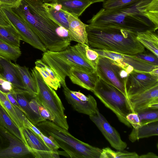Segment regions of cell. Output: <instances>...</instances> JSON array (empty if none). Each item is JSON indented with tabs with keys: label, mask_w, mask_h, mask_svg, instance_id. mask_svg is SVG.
Segmentation results:
<instances>
[{
	"label": "cell",
	"mask_w": 158,
	"mask_h": 158,
	"mask_svg": "<svg viewBox=\"0 0 158 158\" xmlns=\"http://www.w3.org/2000/svg\"><path fill=\"white\" fill-rule=\"evenodd\" d=\"M95 69L99 77L116 87L128 98L126 85L129 74L125 69L119 66L114 60L100 55Z\"/></svg>",
	"instance_id": "ba28073f"
},
{
	"label": "cell",
	"mask_w": 158,
	"mask_h": 158,
	"mask_svg": "<svg viewBox=\"0 0 158 158\" xmlns=\"http://www.w3.org/2000/svg\"><path fill=\"white\" fill-rule=\"evenodd\" d=\"M41 1H42V0H41Z\"/></svg>",
	"instance_id": "7dc6e473"
},
{
	"label": "cell",
	"mask_w": 158,
	"mask_h": 158,
	"mask_svg": "<svg viewBox=\"0 0 158 158\" xmlns=\"http://www.w3.org/2000/svg\"><path fill=\"white\" fill-rule=\"evenodd\" d=\"M33 157L25 143L0 125V158Z\"/></svg>",
	"instance_id": "9c48e42d"
},
{
	"label": "cell",
	"mask_w": 158,
	"mask_h": 158,
	"mask_svg": "<svg viewBox=\"0 0 158 158\" xmlns=\"http://www.w3.org/2000/svg\"><path fill=\"white\" fill-rule=\"evenodd\" d=\"M0 62L2 70L1 75L12 84L14 90L27 91L11 60L2 57Z\"/></svg>",
	"instance_id": "ffe728a7"
},
{
	"label": "cell",
	"mask_w": 158,
	"mask_h": 158,
	"mask_svg": "<svg viewBox=\"0 0 158 158\" xmlns=\"http://www.w3.org/2000/svg\"><path fill=\"white\" fill-rule=\"evenodd\" d=\"M85 54L88 60L95 69L100 56L99 54L93 48H90L88 45H86Z\"/></svg>",
	"instance_id": "e575fe53"
},
{
	"label": "cell",
	"mask_w": 158,
	"mask_h": 158,
	"mask_svg": "<svg viewBox=\"0 0 158 158\" xmlns=\"http://www.w3.org/2000/svg\"><path fill=\"white\" fill-rule=\"evenodd\" d=\"M31 70V75L36 83L38 93L36 97L39 102L49 112L53 118V122L61 127L68 130L69 126L65 108L55 90L44 81L35 67Z\"/></svg>",
	"instance_id": "52a82bcc"
},
{
	"label": "cell",
	"mask_w": 158,
	"mask_h": 158,
	"mask_svg": "<svg viewBox=\"0 0 158 158\" xmlns=\"http://www.w3.org/2000/svg\"><path fill=\"white\" fill-rule=\"evenodd\" d=\"M87 44L78 43L69 46L64 50L44 52L42 60L50 66L60 79L61 86H67L65 78L69 76L70 69L74 67L89 73L96 72L94 67L87 59L85 47Z\"/></svg>",
	"instance_id": "277c9868"
},
{
	"label": "cell",
	"mask_w": 158,
	"mask_h": 158,
	"mask_svg": "<svg viewBox=\"0 0 158 158\" xmlns=\"http://www.w3.org/2000/svg\"><path fill=\"white\" fill-rule=\"evenodd\" d=\"M0 90L4 93L12 92L15 90L12 84L0 75Z\"/></svg>",
	"instance_id": "8d00e7d4"
},
{
	"label": "cell",
	"mask_w": 158,
	"mask_h": 158,
	"mask_svg": "<svg viewBox=\"0 0 158 158\" xmlns=\"http://www.w3.org/2000/svg\"><path fill=\"white\" fill-rule=\"evenodd\" d=\"M158 135V121L142 124L136 128H133L128 138L132 142L140 139Z\"/></svg>",
	"instance_id": "603a6c76"
},
{
	"label": "cell",
	"mask_w": 158,
	"mask_h": 158,
	"mask_svg": "<svg viewBox=\"0 0 158 158\" xmlns=\"http://www.w3.org/2000/svg\"><path fill=\"white\" fill-rule=\"evenodd\" d=\"M12 64L16 69L26 90L31 95L35 97L38 93L37 86L28 68L18 64Z\"/></svg>",
	"instance_id": "d4e9b609"
},
{
	"label": "cell",
	"mask_w": 158,
	"mask_h": 158,
	"mask_svg": "<svg viewBox=\"0 0 158 158\" xmlns=\"http://www.w3.org/2000/svg\"><path fill=\"white\" fill-rule=\"evenodd\" d=\"M90 1L92 4L96 2H103L105 0H89Z\"/></svg>",
	"instance_id": "ee69618b"
},
{
	"label": "cell",
	"mask_w": 158,
	"mask_h": 158,
	"mask_svg": "<svg viewBox=\"0 0 158 158\" xmlns=\"http://www.w3.org/2000/svg\"><path fill=\"white\" fill-rule=\"evenodd\" d=\"M139 158H158V156L154 153L150 152L146 154L139 156Z\"/></svg>",
	"instance_id": "7bdbcfd3"
},
{
	"label": "cell",
	"mask_w": 158,
	"mask_h": 158,
	"mask_svg": "<svg viewBox=\"0 0 158 158\" xmlns=\"http://www.w3.org/2000/svg\"><path fill=\"white\" fill-rule=\"evenodd\" d=\"M140 0H105L103 2V8L113 10L122 8L132 4Z\"/></svg>",
	"instance_id": "d6a6232c"
},
{
	"label": "cell",
	"mask_w": 158,
	"mask_h": 158,
	"mask_svg": "<svg viewBox=\"0 0 158 158\" xmlns=\"http://www.w3.org/2000/svg\"><path fill=\"white\" fill-rule=\"evenodd\" d=\"M0 104L20 130L24 125L16 113L13 106L7 98L6 93L0 90Z\"/></svg>",
	"instance_id": "f546056e"
},
{
	"label": "cell",
	"mask_w": 158,
	"mask_h": 158,
	"mask_svg": "<svg viewBox=\"0 0 158 158\" xmlns=\"http://www.w3.org/2000/svg\"><path fill=\"white\" fill-rule=\"evenodd\" d=\"M137 39L158 57V35L156 31L147 30L137 33Z\"/></svg>",
	"instance_id": "484cf974"
},
{
	"label": "cell",
	"mask_w": 158,
	"mask_h": 158,
	"mask_svg": "<svg viewBox=\"0 0 158 158\" xmlns=\"http://www.w3.org/2000/svg\"><path fill=\"white\" fill-rule=\"evenodd\" d=\"M92 92L115 114L121 122L128 127H132L126 116L128 114L135 112L128 98L122 92L99 77Z\"/></svg>",
	"instance_id": "8992f818"
},
{
	"label": "cell",
	"mask_w": 158,
	"mask_h": 158,
	"mask_svg": "<svg viewBox=\"0 0 158 158\" xmlns=\"http://www.w3.org/2000/svg\"><path fill=\"white\" fill-rule=\"evenodd\" d=\"M35 126L71 158H100L102 149L81 141L53 122L46 120Z\"/></svg>",
	"instance_id": "5b68a950"
},
{
	"label": "cell",
	"mask_w": 158,
	"mask_h": 158,
	"mask_svg": "<svg viewBox=\"0 0 158 158\" xmlns=\"http://www.w3.org/2000/svg\"><path fill=\"white\" fill-rule=\"evenodd\" d=\"M14 107L19 118L23 123L24 125L32 130L43 139L51 150L59 154L58 150L59 148L48 137L44 134L35 125L31 123L22 111L17 107L14 106Z\"/></svg>",
	"instance_id": "4316f807"
},
{
	"label": "cell",
	"mask_w": 158,
	"mask_h": 158,
	"mask_svg": "<svg viewBox=\"0 0 158 158\" xmlns=\"http://www.w3.org/2000/svg\"><path fill=\"white\" fill-rule=\"evenodd\" d=\"M0 125L5 128L25 143V141L20 130L15 123L0 104Z\"/></svg>",
	"instance_id": "83f0119b"
},
{
	"label": "cell",
	"mask_w": 158,
	"mask_h": 158,
	"mask_svg": "<svg viewBox=\"0 0 158 158\" xmlns=\"http://www.w3.org/2000/svg\"><path fill=\"white\" fill-rule=\"evenodd\" d=\"M1 7L21 40L43 52L47 50L37 36L12 8Z\"/></svg>",
	"instance_id": "30bf717a"
},
{
	"label": "cell",
	"mask_w": 158,
	"mask_h": 158,
	"mask_svg": "<svg viewBox=\"0 0 158 158\" xmlns=\"http://www.w3.org/2000/svg\"><path fill=\"white\" fill-rule=\"evenodd\" d=\"M11 25V23L0 6V26L8 27Z\"/></svg>",
	"instance_id": "60d3db41"
},
{
	"label": "cell",
	"mask_w": 158,
	"mask_h": 158,
	"mask_svg": "<svg viewBox=\"0 0 158 158\" xmlns=\"http://www.w3.org/2000/svg\"><path fill=\"white\" fill-rule=\"evenodd\" d=\"M93 48L100 55L108 57L114 60L126 71L130 65L133 67L134 71L142 73H150L154 69L158 68V66L142 60L135 55L123 54Z\"/></svg>",
	"instance_id": "8fae6325"
},
{
	"label": "cell",
	"mask_w": 158,
	"mask_h": 158,
	"mask_svg": "<svg viewBox=\"0 0 158 158\" xmlns=\"http://www.w3.org/2000/svg\"><path fill=\"white\" fill-rule=\"evenodd\" d=\"M139 155L135 152L126 151H114L107 147L102 149L99 158H139Z\"/></svg>",
	"instance_id": "1f68e13d"
},
{
	"label": "cell",
	"mask_w": 158,
	"mask_h": 158,
	"mask_svg": "<svg viewBox=\"0 0 158 158\" xmlns=\"http://www.w3.org/2000/svg\"><path fill=\"white\" fill-rule=\"evenodd\" d=\"M11 93L23 110V112L31 123L36 125L45 121L35 112L31 106L30 100L34 96L26 91L15 90Z\"/></svg>",
	"instance_id": "e0dca14e"
},
{
	"label": "cell",
	"mask_w": 158,
	"mask_h": 158,
	"mask_svg": "<svg viewBox=\"0 0 158 158\" xmlns=\"http://www.w3.org/2000/svg\"><path fill=\"white\" fill-rule=\"evenodd\" d=\"M158 85V77L150 73L133 71L128 76L126 89L128 98L138 94Z\"/></svg>",
	"instance_id": "5bb4252c"
},
{
	"label": "cell",
	"mask_w": 158,
	"mask_h": 158,
	"mask_svg": "<svg viewBox=\"0 0 158 158\" xmlns=\"http://www.w3.org/2000/svg\"><path fill=\"white\" fill-rule=\"evenodd\" d=\"M38 108L40 114L43 119L45 120L53 121V118L49 112L39 102L38 104Z\"/></svg>",
	"instance_id": "ab89813d"
},
{
	"label": "cell",
	"mask_w": 158,
	"mask_h": 158,
	"mask_svg": "<svg viewBox=\"0 0 158 158\" xmlns=\"http://www.w3.org/2000/svg\"><path fill=\"white\" fill-rule=\"evenodd\" d=\"M56 0H42V1L43 3L44 2H51Z\"/></svg>",
	"instance_id": "f6af8a7d"
},
{
	"label": "cell",
	"mask_w": 158,
	"mask_h": 158,
	"mask_svg": "<svg viewBox=\"0 0 158 158\" xmlns=\"http://www.w3.org/2000/svg\"><path fill=\"white\" fill-rule=\"evenodd\" d=\"M35 68L39 73L45 82L55 90L61 86L60 79L48 65L41 59L37 60L35 62Z\"/></svg>",
	"instance_id": "7402d4cb"
},
{
	"label": "cell",
	"mask_w": 158,
	"mask_h": 158,
	"mask_svg": "<svg viewBox=\"0 0 158 158\" xmlns=\"http://www.w3.org/2000/svg\"><path fill=\"white\" fill-rule=\"evenodd\" d=\"M63 91L66 100L75 110L89 116L96 114L98 109L97 102L92 96L72 91L67 86L63 87Z\"/></svg>",
	"instance_id": "4fadbf2b"
},
{
	"label": "cell",
	"mask_w": 158,
	"mask_h": 158,
	"mask_svg": "<svg viewBox=\"0 0 158 158\" xmlns=\"http://www.w3.org/2000/svg\"><path fill=\"white\" fill-rule=\"evenodd\" d=\"M21 2L22 0H0V6L16 8L20 6Z\"/></svg>",
	"instance_id": "f35d334b"
},
{
	"label": "cell",
	"mask_w": 158,
	"mask_h": 158,
	"mask_svg": "<svg viewBox=\"0 0 158 158\" xmlns=\"http://www.w3.org/2000/svg\"><path fill=\"white\" fill-rule=\"evenodd\" d=\"M126 118L133 128H137L141 125L140 120L137 113H131L128 114L126 116Z\"/></svg>",
	"instance_id": "74e56055"
},
{
	"label": "cell",
	"mask_w": 158,
	"mask_h": 158,
	"mask_svg": "<svg viewBox=\"0 0 158 158\" xmlns=\"http://www.w3.org/2000/svg\"><path fill=\"white\" fill-rule=\"evenodd\" d=\"M88 45L92 48L134 55L144 52V47L137 39L136 33L111 27H86Z\"/></svg>",
	"instance_id": "3957f363"
},
{
	"label": "cell",
	"mask_w": 158,
	"mask_h": 158,
	"mask_svg": "<svg viewBox=\"0 0 158 158\" xmlns=\"http://www.w3.org/2000/svg\"><path fill=\"white\" fill-rule=\"evenodd\" d=\"M99 27L119 28L137 33L158 28V0H140L117 9L103 8L87 21Z\"/></svg>",
	"instance_id": "6da1fadb"
},
{
	"label": "cell",
	"mask_w": 158,
	"mask_h": 158,
	"mask_svg": "<svg viewBox=\"0 0 158 158\" xmlns=\"http://www.w3.org/2000/svg\"><path fill=\"white\" fill-rule=\"evenodd\" d=\"M0 39L12 46L20 47L21 39L12 25L0 26Z\"/></svg>",
	"instance_id": "f1b7e54d"
},
{
	"label": "cell",
	"mask_w": 158,
	"mask_h": 158,
	"mask_svg": "<svg viewBox=\"0 0 158 158\" xmlns=\"http://www.w3.org/2000/svg\"><path fill=\"white\" fill-rule=\"evenodd\" d=\"M21 54L20 48L12 46L0 39V56L15 61Z\"/></svg>",
	"instance_id": "4dcf8cb0"
},
{
	"label": "cell",
	"mask_w": 158,
	"mask_h": 158,
	"mask_svg": "<svg viewBox=\"0 0 158 158\" xmlns=\"http://www.w3.org/2000/svg\"><path fill=\"white\" fill-rule=\"evenodd\" d=\"M2 57L0 56V60L1 59ZM2 68L1 65L0 63V75H2Z\"/></svg>",
	"instance_id": "bcb514c9"
},
{
	"label": "cell",
	"mask_w": 158,
	"mask_h": 158,
	"mask_svg": "<svg viewBox=\"0 0 158 158\" xmlns=\"http://www.w3.org/2000/svg\"><path fill=\"white\" fill-rule=\"evenodd\" d=\"M51 2L59 5L63 10L78 17L92 4L89 0H56Z\"/></svg>",
	"instance_id": "cb8c5ba5"
},
{
	"label": "cell",
	"mask_w": 158,
	"mask_h": 158,
	"mask_svg": "<svg viewBox=\"0 0 158 158\" xmlns=\"http://www.w3.org/2000/svg\"><path fill=\"white\" fill-rule=\"evenodd\" d=\"M128 99L135 112L158 110V85Z\"/></svg>",
	"instance_id": "2e32d148"
},
{
	"label": "cell",
	"mask_w": 158,
	"mask_h": 158,
	"mask_svg": "<svg viewBox=\"0 0 158 158\" xmlns=\"http://www.w3.org/2000/svg\"><path fill=\"white\" fill-rule=\"evenodd\" d=\"M12 9L37 36L47 50L61 51L70 45L71 41L68 31L50 17L41 0H22L19 7Z\"/></svg>",
	"instance_id": "7a4b0ae2"
},
{
	"label": "cell",
	"mask_w": 158,
	"mask_h": 158,
	"mask_svg": "<svg viewBox=\"0 0 158 158\" xmlns=\"http://www.w3.org/2000/svg\"><path fill=\"white\" fill-rule=\"evenodd\" d=\"M68 19L69 26L68 34L71 40L88 45L86 31L87 25L82 22L77 16L70 13Z\"/></svg>",
	"instance_id": "d6986e66"
},
{
	"label": "cell",
	"mask_w": 158,
	"mask_h": 158,
	"mask_svg": "<svg viewBox=\"0 0 158 158\" xmlns=\"http://www.w3.org/2000/svg\"><path fill=\"white\" fill-rule=\"evenodd\" d=\"M25 143L33 157L36 158H59L43 139L30 128L25 126L21 129Z\"/></svg>",
	"instance_id": "7c38bea8"
},
{
	"label": "cell",
	"mask_w": 158,
	"mask_h": 158,
	"mask_svg": "<svg viewBox=\"0 0 158 158\" xmlns=\"http://www.w3.org/2000/svg\"><path fill=\"white\" fill-rule=\"evenodd\" d=\"M69 77L73 84L92 92L99 78L96 72L89 73L74 67L70 69Z\"/></svg>",
	"instance_id": "ac0fdd59"
},
{
	"label": "cell",
	"mask_w": 158,
	"mask_h": 158,
	"mask_svg": "<svg viewBox=\"0 0 158 158\" xmlns=\"http://www.w3.org/2000/svg\"><path fill=\"white\" fill-rule=\"evenodd\" d=\"M6 94L7 98L12 105L19 109L23 112V110L12 94L9 92L6 93Z\"/></svg>",
	"instance_id": "b9f144b4"
},
{
	"label": "cell",
	"mask_w": 158,
	"mask_h": 158,
	"mask_svg": "<svg viewBox=\"0 0 158 158\" xmlns=\"http://www.w3.org/2000/svg\"><path fill=\"white\" fill-rule=\"evenodd\" d=\"M135 55L142 60L158 66V57L153 53H144V52Z\"/></svg>",
	"instance_id": "d590c367"
},
{
	"label": "cell",
	"mask_w": 158,
	"mask_h": 158,
	"mask_svg": "<svg viewBox=\"0 0 158 158\" xmlns=\"http://www.w3.org/2000/svg\"><path fill=\"white\" fill-rule=\"evenodd\" d=\"M89 117L113 148L119 150L126 148V143L121 139L119 133L110 124L98 109L94 115Z\"/></svg>",
	"instance_id": "9a60e30c"
},
{
	"label": "cell",
	"mask_w": 158,
	"mask_h": 158,
	"mask_svg": "<svg viewBox=\"0 0 158 158\" xmlns=\"http://www.w3.org/2000/svg\"><path fill=\"white\" fill-rule=\"evenodd\" d=\"M43 5L50 17L59 25L68 31L69 26L68 17L69 13L55 3L44 2Z\"/></svg>",
	"instance_id": "44dd1931"
},
{
	"label": "cell",
	"mask_w": 158,
	"mask_h": 158,
	"mask_svg": "<svg viewBox=\"0 0 158 158\" xmlns=\"http://www.w3.org/2000/svg\"><path fill=\"white\" fill-rule=\"evenodd\" d=\"M137 113L139 117L141 125L158 121V110H147L139 111Z\"/></svg>",
	"instance_id": "836d02e7"
}]
</instances>
